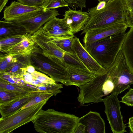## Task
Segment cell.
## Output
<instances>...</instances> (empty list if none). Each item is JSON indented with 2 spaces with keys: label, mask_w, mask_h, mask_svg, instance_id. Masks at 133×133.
Masks as SVG:
<instances>
[{
  "label": "cell",
  "mask_w": 133,
  "mask_h": 133,
  "mask_svg": "<svg viewBox=\"0 0 133 133\" xmlns=\"http://www.w3.org/2000/svg\"><path fill=\"white\" fill-rule=\"evenodd\" d=\"M128 12L124 0H111L106 3L104 8L99 10L90 8L87 12L89 18L81 35L89 30L126 22Z\"/></svg>",
  "instance_id": "obj_1"
},
{
  "label": "cell",
  "mask_w": 133,
  "mask_h": 133,
  "mask_svg": "<svg viewBox=\"0 0 133 133\" xmlns=\"http://www.w3.org/2000/svg\"><path fill=\"white\" fill-rule=\"evenodd\" d=\"M79 118L53 109L41 110L32 122L41 133H73Z\"/></svg>",
  "instance_id": "obj_2"
},
{
  "label": "cell",
  "mask_w": 133,
  "mask_h": 133,
  "mask_svg": "<svg viewBox=\"0 0 133 133\" xmlns=\"http://www.w3.org/2000/svg\"><path fill=\"white\" fill-rule=\"evenodd\" d=\"M126 35L127 32L114 35L83 45L96 62L107 71L121 49Z\"/></svg>",
  "instance_id": "obj_3"
},
{
  "label": "cell",
  "mask_w": 133,
  "mask_h": 133,
  "mask_svg": "<svg viewBox=\"0 0 133 133\" xmlns=\"http://www.w3.org/2000/svg\"><path fill=\"white\" fill-rule=\"evenodd\" d=\"M41 49L38 47L29 55L30 64L56 82L62 83L67 73L65 63L56 58L45 56Z\"/></svg>",
  "instance_id": "obj_4"
},
{
  "label": "cell",
  "mask_w": 133,
  "mask_h": 133,
  "mask_svg": "<svg viewBox=\"0 0 133 133\" xmlns=\"http://www.w3.org/2000/svg\"><path fill=\"white\" fill-rule=\"evenodd\" d=\"M107 72L114 85L111 93L119 94L129 89L130 85L133 84V74L127 66L122 48Z\"/></svg>",
  "instance_id": "obj_5"
},
{
  "label": "cell",
  "mask_w": 133,
  "mask_h": 133,
  "mask_svg": "<svg viewBox=\"0 0 133 133\" xmlns=\"http://www.w3.org/2000/svg\"><path fill=\"white\" fill-rule=\"evenodd\" d=\"M49 99L21 110L13 114L0 119V133L11 132L17 128L32 122Z\"/></svg>",
  "instance_id": "obj_6"
},
{
  "label": "cell",
  "mask_w": 133,
  "mask_h": 133,
  "mask_svg": "<svg viewBox=\"0 0 133 133\" xmlns=\"http://www.w3.org/2000/svg\"><path fill=\"white\" fill-rule=\"evenodd\" d=\"M118 94L113 93L103 99L105 112L113 133H124L127 131L120 110Z\"/></svg>",
  "instance_id": "obj_7"
},
{
  "label": "cell",
  "mask_w": 133,
  "mask_h": 133,
  "mask_svg": "<svg viewBox=\"0 0 133 133\" xmlns=\"http://www.w3.org/2000/svg\"><path fill=\"white\" fill-rule=\"evenodd\" d=\"M44 12L41 6H27L14 1L5 8L3 18L7 22H19L35 17Z\"/></svg>",
  "instance_id": "obj_8"
},
{
  "label": "cell",
  "mask_w": 133,
  "mask_h": 133,
  "mask_svg": "<svg viewBox=\"0 0 133 133\" xmlns=\"http://www.w3.org/2000/svg\"><path fill=\"white\" fill-rule=\"evenodd\" d=\"M65 64L67 73L62 83L66 85H75L79 87L89 82L98 76L87 68Z\"/></svg>",
  "instance_id": "obj_9"
},
{
  "label": "cell",
  "mask_w": 133,
  "mask_h": 133,
  "mask_svg": "<svg viewBox=\"0 0 133 133\" xmlns=\"http://www.w3.org/2000/svg\"><path fill=\"white\" fill-rule=\"evenodd\" d=\"M128 27L126 22H123L88 31L83 37L84 44L92 43L113 35L125 32Z\"/></svg>",
  "instance_id": "obj_10"
},
{
  "label": "cell",
  "mask_w": 133,
  "mask_h": 133,
  "mask_svg": "<svg viewBox=\"0 0 133 133\" xmlns=\"http://www.w3.org/2000/svg\"><path fill=\"white\" fill-rule=\"evenodd\" d=\"M74 50L82 62L91 72L98 75L107 73L106 70L101 66L87 51L76 36L73 38Z\"/></svg>",
  "instance_id": "obj_11"
},
{
  "label": "cell",
  "mask_w": 133,
  "mask_h": 133,
  "mask_svg": "<svg viewBox=\"0 0 133 133\" xmlns=\"http://www.w3.org/2000/svg\"><path fill=\"white\" fill-rule=\"evenodd\" d=\"M33 35L36 43L42 49L44 55L48 57L56 58L64 62V57L66 52L51 39L43 35L40 29Z\"/></svg>",
  "instance_id": "obj_12"
},
{
  "label": "cell",
  "mask_w": 133,
  "mask_h": 133,
  "mask_svg": "<svg viewBox=\"0 0 133 133\" xmlns=\"http://www.w3.org/2000/svg\"><path fill=\"white\" fill-rule=\"evenodd\" d=\"M59 15L58 11L54 9L47 10L26 20L11 22L23 27L28 34L32 35L42 27L44 24Z\"/></svg>",
  "instance_id": "obj_13"
},
{
  "label": "cell",
  "mask_w": 133,
  "mask_h": 133,
  "mask_svg": "<svg viewBox=\"0 0 133 133\" xmlns=\"http://www.w3.org/2000/svg\"><path fill=\"white\" fill-rule=\"evenodd\" d=\"M78 123L84 125L85 133H105V123L99 113L90 111L79 118Z\"/></svg>",
  "instance_id": "obj_14"
},
{
  "label": "cell",
  "mask_w": 133,
  "mask_h": 133,
  "mask_svg": "<svg viewBox=\"0 0 133 133\" xmlns=\"http://www.w3.org/2000/svg\"><path fill=\"white\" fill-rule=\"evenodd\" d=\"M65 12L64 18L74 34L82 30L89 16L87 12L76 10L69 8Z\"/></svg>",
  "instance_id": "obj_15"
},
{
  "label": "cell",
  "mask_w": 133,
  "mask_h": 133,
  "mask_svg": "<svg viewBox=\"0 0 133 133\" xmlns=\"http://www.w3.org/2000/svg\"><path fill=\"white\" fill-rule=\"evenodd\" d=\"M35 91L7 103L0 104V113L3 117L13 114L27 104L33 98Z\"/></svg>",
  "instance_id": "obj_16"
},
{
  "label": "cell",
  "mask_w": 133,
  "mask_h": 133,
  "mask_svg": "<svg viewBox=\"0 0 133 133\" xmlns=\"http://www.w3.org/2000/svg\"><path fill=\"white\" fill-rule=\"evenodd\" d=\"M38 46L32 35L10 48L0 52L14 56L19 55H30Z\"/></svg>",
  "instance_id": "obj_17"
},
{
  "label": "cell",
  "mask_w": 133,
  "mask_h": 133,
  "mask_svg": "<svg viewBox=\"0 0 133 133\" xmlns=\"http://www.w3.org/2000/svg\"><path fill=\"white\" fill-rule=\"evenodd\" d=\"M28 34L23 27L11 22L0 21V39L12 36Z\"/></svg>",
  "instance_id": "obj_18"
},
{
  "label": "cell",
  "mask_w": 133,
  "mask_h": 133,
  "mask_svg": "<svg viewBox=\"0 0 133 133\" xmlns=\"http://www.w3.org/2000/svg\"><path fill=\"white\" fill-rule=\"evenodd\" d=\"M122 50L129 70L133 74V28L127 32Z\"/></svg>",
  "instance_id": "obj_19"
},
{
  "label": "cell",
  "mask_w": 133,
  "mask_h": 133,
  "mask_svg": "<svg viewBox=\"0 0 133 133\" xmlns=\"http://www.w3.org/2000/svg\"><path fill=\"white\" fill-rule=\"evenodd\" d=\"M42 28L43 31H72L71 28L64 18L60 19L56 17L46 23L42 27Z\"/></svg>",
  "instance_id": "obj_20"
},
{
  "label": "cell",
  "mask_w": 133,
  "mask_h": 133,
  "mask_svg": "<svg viewBox=\"0 0 133 133\" xmlns=\"http://www.w3.org/2000/svg\"><path fill=\"white\" fill-rule=\"evenodd\" d=\"M29 34L12 36L0 39V52L6 50L15 46L30 35Z\"/></svg>",
  "instance_id": "obj_21"
},
{
  "label": "cell",
  "mask_w": 133,
  "mask_h": 133,
  "mask_svg": "<svg viewBox=\"0 0 133 133\" xmlns=\"http://www.w3.org/2000/svg\"><path fill=\"white\" fill-rule=\"evenodd\" d=\"M0 88L19 92L27 95L30 92L35 91L34 89L27 86H21L10 83L0 79Z\"/></svg>",
  "instance_id": "obj_22"
},
{
  "label": "cell",
  "mask_w": 133,
  "mask_h": 133,
  "mask_svg": "<svg viewBox=\"0 0 133 133\" xmlns=\"http://www.w3.org/2000/svg\"><path fill=\"white\" fill-rule=\"evenodd\" d=\"M26 95L0 88V104L7 103Z\"/></svg>",
  "instance_id": "obj_23"
},
{
  "label": "cell",
  "mask_w": 133,
  "mask_h": 133,
  "mask_svg": "<svg viewBox=\"0 0 133 133\" xmlns=\"http://www.w3.org/2000/svg\"><path fill=\"white\" fill-rule=\"evenodd\" d=\"M52 96H53V94L47 91H35V94L32 98L21 110L32 106L47 99H49Z\"/></svg>",
  "instance_id": "obj_24"
},
{
  "label": "cell",
  "mask_w": 133,
  "mask_h": 133,
  "mask_svg": "<svg viewBox=\"0 0 133 133\" xmlns=\"http://www.w3.org/2000/svg\"><path fill=\"white\" fill-rule=\"evenodd\" d=\"M73 38L59 39H51L65 51L67 52L75 54L76 53L74 50L73 46Z\"/></svg>",
  "instance_id": "obj_25"
},
{
  "label": "cell",
  "mask_w": 133,
  "mask_h": 133,
  "mask_svg": "<svg viewBox=\"0 0 133 133\" xmlns=\"http://www.w3.org/2000/svg\"><path fill=\"white\" fill-rule=\"evenodd\" d=\"M34 89L38 91H47L51 93L53 96H56L57 95L61 92V89L63 88V84L56 83L54 84H48L45 86L38 87L33 85Z\"/></svg>",
  "instance_id": "obj_26"
},
{
  "label": "cell",
  "mask_w": 133,
  "mask_h": 133,
  "mask_svg": "<svg viewBox=\"0 0 133 133\" xmlns=\"http://www.w3.org/2000/svg\"><path fill=\"white\" fill-rule=\"evenodd\" d=\"M41 6L44 12L60 7L68 6L64 0H46Z\"/></svg>",
  "instance_id": "obj_27"
},
{
  "label": "cell",
  "mask_w": 133,
  "mask_h": 133,
  "mask_svg": "<svg viewBox=\"0 0 133 133\" xmlns=\"http://www.w3.org/2000/svg\"><path fill=\"white\" fill-rule=\"evenodd\" d=\"M64 62L65 63L87 68L76 53L73 54L66 52L64 57Z\"/></svg>",
  "instance_id": "obj_28"
},
{
  "label": "cell",
  "mask_w": 133,
  "mask_h": 133,
  "mask_svg": "<svg viewBox=\"0 0 133 133\" xmlns=\"http://www.w3.org/2000/svg\"><path fill=\"white\" fill-rule=\"evenodd\" d=\"M31 74L33 79L39 82L50 84H54L56 83L51 78L36 70Z\"/></svg>",
  "instance_id": "obj_29"
},
{
  "label": "cell",
  "mask_w": 133,
  "mask_h": 133,
  "mask_svg": "<svg viewBox=\"0 0 133 133\" xmlns=\"http://www.w3.org/2000/svg\"><path fill=\"white\" fill-rule=\"evenodd\" d=\"M68 6L74 10L79 8L81 10L86 7V0H64Z\"/></svg>",
  "instance_id": "obj_30"
},
{
  "label": "cell",
  "mask_w": 133,
  "mask_h": 133,
  "mask_svg": "<svg viewBox=\"0 0 133 133\" xmlns=\"http://www.w3.org/2000/svg\"><path fill=\"white\" fill-rule=\"evenodd\" d=\"M121 102L128 106H133V88H130L122 98Z\"/></svg>",
  "instance_id": "obj_31"
},
{
  "label": "cell",
  "mask_w": 133,
  "mask_h": 133,
  "mask_svg": "<svg viewBox=\"0 0 133 133\" xmlns=\"http://www.w3.org/2000/svg\"><path fill=\"white\" fill-rule=\"evenodd\" d=\"M17 0L22 4L29 6H41L43 4V3L41 0Z\"/></svg>",
  "instance_id": "obj_32"
},
{
  "label": "cell",
  "mask_w": 133,
  "mask_h": 133,
  "mask_svg": "<svg viewBox=\"0 0 133 133\" xmlns=\"http://www.w3.org/2000/svg\"><path fill=\"white\" fill-rule=\"evenodd\" d=\"M126 22L128 27L133 28V9L128 10Z\"/></svg>",
  "instance_id": "obj_33"
},
{
  "label": "cell",
  "mask_w": 133,
  "mask_h": 133,
  "mask_svg": "<svg viewBox=\"0 0 133 133\" xmlns=\"http://www.w3.org/2000/svg\"><path fill=\"white\" fill-rule=\"evenodd\" d=\"M85 129L84 125L77 123L74 129L73 133H85Z\"/></svg>",
  "instance_id": "obj_34"
},
{
  "label": "cell",
  "mask_w": 133,
  "mask_h": 133,
  "mask_svg": "<svg viewBox=\"0 0 133 133\" xmlns=\"http://www.w3.org/2000/svg\"><path fill=\"white\" fill-rule=\"evenodd\" d=\"M106 3L105 1L99 2L97 6L92 8L96 10H99L104 8L106 5Z\"/></svg>",
  "instance_id": "obj_35"
},
{
  "label": "cell",
  "mask_w": 133,
  "mask_h": 133,
  "mask_svg": "<svg viewBox=\"0 0 133 133\" xmlns=\"http://www.w3.org/2000/svg\"><path fill=\"white\" fill-rule=\"evenodd\" d=\"M23 70L25 71L30 74L33 73L35 71L34 67L31 64L28 65L26 67L22 69Z\"/></svg>",
  "instance_id": "obj_36"
},
{
  "label": "cell",
  "mask_w": 133,
  "mask_h": 133,
  "mask_svg": "<svg viewBox=\"0 0 133 133\" xmlns=\"http://www.w3.org/2000/svg\"><path fill=\"white\" fill-rule=\"evenodd\" d=\"M128 10L133 9V0H124Z\"/></svg>",
  "instance_id": "obj_37"
},
{
  "label": "cell",
  "mask_w": 133,
  "mask_h": 133,
  "mask_svg": "<svg viewBox=\"0 0 133 133\" xmlns=\"http://www.w3.org/2000/svg\"><path fill=\"white\" fill-rule=\"evenodd\" d=\"M128 124L130 130V132L133 133V117L129 118Z\"/></svg>",
  "instance_id": "obj_38"
},
{
  "label": "cell",
  "mask_w": 133,
  "mask_h": 133,
  "mask_svg": "<svg viewBox=\"0 0 133 133\" xmlns=\"http://www.w3.org/2000/svg\"><path fill=\"white\" fill-rule=\"evenodd\" d=\"M8 0H0V12L5 6Z\"/></svg>",
  "instance_id": "obj_39"
},
{
  "label": "cell",
  "mask_w": 133,
  "mask_h": 133,
  "mask_svg": "<svg viewBox=\"0 0 133 133\" xmlns=\"http://www.w3.org/2000/svg\"><path fill=\"white\" fill-rule=\"evenodd\" d=\"M99 1V2H102V1H105L106 3L109 1H110L111 0H98Z\"/></svg>",
  "instance_id": "obj_40"
},
{
  "label": "cell",
  "mask_w": 133,
  "mask_h": 133,
  "mask_svg": "<svg viewBox=\"0 0 133 133\" xmlns=\"http://www.w3.org/2000/svg\"><path fill=\"white\" fill-rule=\"evenodd\" d=\"M43 2H44L46 0H41Z\"/></svg>",
  "instance_id": "obj_41"
}]
</instances>
